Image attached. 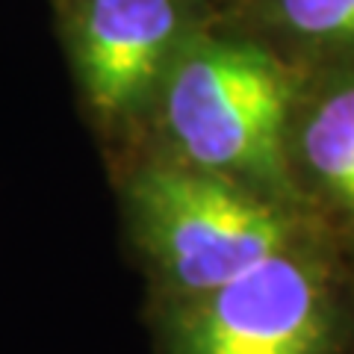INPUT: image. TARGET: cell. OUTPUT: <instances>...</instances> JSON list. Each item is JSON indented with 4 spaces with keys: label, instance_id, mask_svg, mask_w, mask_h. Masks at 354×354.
<instances>
[{
    "label": "cell",
    "instance_id": "1",
    "mask_svg": "<svg viewBox=\"0 0 354 354\" xmlns=\"http://www.w3.org/2000/svg\"><path fill=\"white\" fill-rule=\"evenodd\" d=\"M298 86L301 68L266 41L198 27L165 74L139 145L301 207L290 171Z\"/></svg>",
    "mask_w": 354,
    "mask_h": 354
},
{
    "label": "cell",
    "instance_id": "2",
    "mask_svg": "<svg viewBox=\"0 0 354 354\" xmlns=\"http://www.w3.org/2000/svg\"><path fill=\"white\" fill-rule=\"evenodd\" d=\"M115 171L148 304L204 295L319 230L301 207L145 145L118 153Z\"/></svg>",
    "mask_w": 354,
    "mask_h": 354
},
{
    "label": "cell",
    "instance_id": "3",
    "mask_svg": "<svg viewBox=\"0 0 354 354\" xmlns=\"http://www.w3.org/2000/svg\"><path fill=\"white\" fill-rule=\"evenodd\" d=\"M148 322L151 354H354V263L313 230Z\"/></svg>",
    "mask_w": 354,
    "mask_h": 354
},
{
    "label": "cell",
    "instance_id": "4",
    "mask_svg": "<svg viewBox=\"0 0 354 354\" xmlns=\"http://www.w3.org/2000/svg\"><path fill=\"white\" fill-rule=\"evenodd\" d=\"M198 27L186 0H74V83L113 157L142 142L165 74Z\"/></svg>",
    "mask_w": 354,
    "mask_h": 354
},
{
    "label": "cell",
    "instance_id": "5",
    "mask_svg": "<svg viewBox=\"0 0 354 354\" xmlns=\"http://www.w3.org/2000/svg\"><path fill=\"white\" fill-rule=\"evenodd\" d=\"M290 171L310 221L354 263V59L301 68Z\"/></svg>",
    "mask_w": 354,
    "mask_h": 354
},
{
    "label": "cell",
    "instance_id": "6",
    "mask_svg": "<svg viewBox=\"0 0 354 354\" xmlns=\"http://www.w3.org/2000/svg\"><path fill=\"white\" fill-rule=\"evenodd\" d=\"M257 30L266 41L298 68L354 59V0H251Z\"/></svg>",
    "mask_w": 354,
    "mask_h": 354
}]
</instances>
